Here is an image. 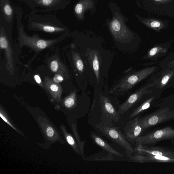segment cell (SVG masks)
I'll return each mask as SVG.
<instances>
[{"instance_id": "1", "label": "cell", "mask_w": 174, "mask_h": 174, "mask_svg": "<svg viewBox=\"0 0 174 174\" xmlns=\"http://www.w3.org/2000/svg\"><path fill=\"white\" fill-rule=\"evenodd\" d=\"M82 54L86 61L90 75V83L108 89L109 69L113 55L98 41H84Z\"/></svg>"}, {"instance_id": "2", "label": "cell", "mask_w": 174, "mask_h": 174, "mask_svg": "<svg viewBox=\"0 0 174 174\" xmlns=\"http://www.w3.org/2000/svg\"><path fill=\"white\" fill-rule=\"evenodd\" d=\"M97 92L99 100L101 113V122L106 125L114 126V123L120 120L119 112L120 103L117 96L106 89L103 90L98 85L93 86Z\"/></svg>"}, {"instance_id": "3", "label": "cell", "mask_w": 174, "mask_h": 174, "mask_svg": "<svg viewBox=\"0 0 174 174\" xmlns=\"http://www.w3.org/2000/svg\"><path fill=\"white\" fill-rule=\"evenodd\" d=\"M158 68L156 66L145 67L137 71H129L114 84L109 92L116 96H123L139 83L154 73Z\"/></svg>"}, {"instance_id": "4", "label": "cell", "mask_w": 174, "mask_h": 174, "mask_svg": "<svg viewBox=\"0 0 174 174\" xmlns=\"http://www.w3.org/2000/svg\"><path fill=\"white\" fill-rule=\"evenodd\" d=\"M93 128L99 134L111 140L123 148L128 157L134 154V149L133 147L127 141L119 127L107 125L100 123Z\"/></svg>"}, {"instance_id": "5", "label": "cell", "mask_w": 174, "mask_h": 174, "mask_svg": "<svg viewBox=\"0 0 174 174\" xmlns=\"http://www.w3.org/2000/svg\"><path fill=\"white\" fill-rule=\"evenodd\" d=\"M174 119V111L168 107L160 108L155 112L139 118L143 131L150 127L158 125Z\"/></svg>"}, {"instance_id": "6", "label": "cell", "mask_w": 174, "mask_h": 174, "mask_svg": "<svg viewBox=\"0 0 174 174\" xmlns=\"http://www.w3.org/2000/svg\"><path fill=\"white\" fill-rule=\"evenodd\" d=\"M174 139V129L167 127L145 136H140L136 140V146L153 144L162 140Z\"/></svg>"}, {"instance_id": "7", "label": "cell", "mask_w": 174, "mask_h": 174, "mask_svg": "<svg viewBox=\"0 0 174 174\" xmlns=\"http://www.w3.org/2000/svg\"><path fill=\"white\" fill-rule=\"evenodd\" d=\"M145 8L154 14L174 17V0H145Z\"/></svg>"}, {"instance_id": "8", "label": "cell", "mask_w": 174, "mask_h": 174, "mask_svg": "<svg viewBox=\"0 0 174 174\" xmlns=\"http://www.w3.org/2000/svg\"><path fill=\"white\" fill-rule=\"evenodd\" d=\"M110 29L113 37L118 42L126 44L134 39L133 34L118 18H115L111 22Z\"/></svg>"}, {"instance_id": "9", "label": "cell", "mask_w": 174, "mask_h": 174, "mask_svg": "<svg viewBox=\"0 0 174 174\" xmlns=\"http://www.w3.org/2000/svg\"><path fill=\"white\" fill-rule=\"evenodd\" d=\"M152 81H150L149 84L147 83L143 85L139 89L130 95L126 100L120 105L119 112L121 115L126 113L130 110L145 95L152 93V91L150 90Z\"/></svg>"}, {"instance_id": "10", "label": "cell", "mask_w": 174, "mask_h": 174, "mask_svg": "<svg viewBox=\"0 0 174 174\" xmlns=\"http://www.w3.org/2000/svg\"><path fill=\"white\" fill-rule=\"evenodd\" d=\"M174 76V68H162L155 75L150 90H164Z\"/></svg>"}, {"instance_id": "11", "label": "cell", "mask_w": 174, "mask_h": 174, "mask_svg": "<svg viewBox=\"0 0 174 174\" xmlns=\"http://www.w3.org/2000/svg\"><path fill=\"white\" fill-rule=\"evenodd\" d=\"M174 40H171L165 43L158 44L153 46L148 51L143 58L145 60L156 61L160 58L167 55L172 47Z\"/></svg>"}, {"instance_id": "12", "label": "cell", "mask_w": 174, "mask_h": 174, "mask_svg": "<svg viewBox=\"0 0 174 174\" xmlns=\"http://www.w3.org/2000/svg\"><path fill=\"white\" fill-rule=\"evenodd\" d=\"M124 136L127 141L134 144L143 131L139 123L138 117L134 118L127 123L124 128Z\"/></svg>"}, {"instance_id": "13", "label": "cell", "mask_w": 174, "mask_h": 174, "mask_svg": "<svg viewBox=\"0 0 174 174\" xmlns=\"http://www.w3.org/2000/svg\"><path fill=\"white\" fill-rule=\"evenodd\" d=\"M131 161L140 163L148 162L174 163V158L149 154H137L128 157Z\"/></svg>"}, {"instance_id": "14", "label": "cell", "mask_w": 174, "mask_h": 174, "mask_svg": "<svg viewBox=\"0 0 174 174\" xmlns=\"http://www.w3.org/2000/svg\"><path fill=\"white\" fill-rule=\"evenodd\" d=\"M135 151H136L138 154H149L174 158V151L160 147H152L148 148L144 146L139 145L136 146L134 150V152Z\"/></svg>"}, {"instance_id": "15", "label": "cell", "mask_w": 174, "mask_h": 174, "mask_svg": "<svg viewBox=\"0 0 174 174\" xmlns=\"http://www.w3.org/2000/svg\"><path fill=\"white\" fill-rule=\"evenodd\" d=\"M141 22L151 29L159 32L169 27V22L167 20H163L156 18H145L137 16Z\"/></svg>"}, {"instance_id": "16", "label": "cell", "mask_w": 174, "mask_h": 174, "mask_svg": "<svg viewBox=\"0 0 174 174\" xmlns=\"http://www.w3.org/2000/svg\"><path fill=\"white\" fill-rule=\"evenodd\" d=\"M90 137L93 143L97 145L103 150H105L118 157H124L123 154L111 146L98 133L92 131L90 132Z\"/></svg>"}, {"instance_id": "17", "label": "cell", "mask_w": 174, "mask_h": 174, "mask_svg": "<svg viewBox=\"0 0 174 174\" xmlns=\"http://www.w3.org/2000/svg\"><path fill=\"white\" fill-rule=\"evenodd\" d=\"M115 157L117 156L103 150L94 154L85 157L83 160L89 161H114L116 160Z\"/></svg>"}, {"instance_id": "18", "label": "cell", "mask_w": 174, "mask_h": 174, "mask_svg": "<svg viewBox=\"0 0 174 174\" xmlns=\"http://www.w3.org/2000/svg\"><path fill=\"white\" fill-rule=\"evenodd\" d=\"M33 26L44 32L48 33H53L63 32L65 29L59 27L44 23H33Z\"/></svg>"}, {"instance_id": "19", "label": "cell", "mask_w": 174, "mask_h": 174, "mask_svg": "<svg viewBox=\"0 0 174 174\" xmlns=\"http://www.w3.org/2000/svg\"><path fill=\"white\" fill-rule=\"evenodd\" d=\"M92 6V2L89 0H83L75 6L74 9L75 14L78 17L82 19L84 11L90 8Z\"/></svg>"}, {"instance_id": "20", "label": "cell", "mask_w": 174, "mask_h": 174, "mask_svg": "<svg viewBox=\"0 0 174 174\" xmlns=\"http://www.w3.org/2000/svg\"><path fill=\"white\" fill-rule=\"evenodd\" d=\"M155 96H153L145 101L132 111L130 115V118H134L139 114L142 112L143 111L148 109L150 107L152 102L155 100Z\"/></svg>"}, {"instance_id": "21", "label": "cell", "mask_w": 174, "mask_h": 174, "mask_svg": "<svg viewBox=\"0 0 174 174\" xmlns=\"http://www.w3.org/2000/svg\"><path fill=\"white\" fill-rule=\"evenodd\" d=\"M158 63L161 69L174 68V52L169 53L164 59Z\"/></svg>"}, {"instance_id": "22", "label": "cell", "mask_w": 174, "mask_h": 174, "mask_svg": "<svg viewBox=\"0 0 174 174\" xmlns=\"http://www.w3.org/2000/svg\"><path fill=\"white\" fill-rule=\"evenodd\" d=\"M2 9L5 16L7 19H11L13 16V11L10 5L8 3H6L4 5Z\"/></svg>"}, {"instance_id": "23", "label": "cell", "mask_w": 174, "mask_h": 174, "mask_svg": "<svg viewBox=\"0 0 174 174\" xmlns=\"http://www.w3.org/2000/svg\"><path fill=\"white\" fill-rule=\"evenodd\" d=\"M77 99V96L76 93L74 92L64 102L65 106L68 108L74 107L75 101Z\"/></svg>"}, {"instance_id": "24", "label": "cell", "mask_w": 174, "mask_h": 174, "mask_svg": "<svg viewBox=\"0 0 174 174\" xmlns=\"http://www.w3.org/2000/svg\"><path fill=\"white\" fill-rule=\"evenodd\" d=\"M58 0H37V3L41 6L50 7L53 6Z\"/></svg>"}, {"instance_id": "25", "label": "cell", "mask_w": 174, "mask_h": 174, "mask_svg": "<svg viewBox=\"0 0 174 174\" xmlns=\"http://www.w3.org/2000/svg\"><path fill=\"white\" fill-rule=\"evenodd\" d=\"M49 90L53 93H58L60 91V88L59 86L53 82L49 84L47 86Z\"/></svg>"}, {"instance_id": "26", "label": "cell", "mask_w": 174, "mask_h": 174, "mask_svg": "<svg viewBox=\"0 0 174 174\" xmlns=\"http://www.w3.org/2000/svg\"><path fill=\"white\" fill-rule=\"evenodd\" d=\"M50 68L52 71L54 72H56L57 71L58 68V65L56 61H53L51 62Z\"/></svg>"}, {"instance_id": "27", "label": "cell", "mask_w": 174, "mask_h": 174, "mask_svg": "<svg viewBox=\"0 0 174 174\" xmlns=\"http://www.w3.org/2000/svg\"><path fill=\"white\" fill-rule=\"evenodd\" d=\"M63 78L61 75H56L53 78V80L54 82L56 83H59L63 81Z\"/></svg>"}, {"instance_id": "28", "label": "cell", "mask_w": 174, "mask_h": 174, "mask_svg": "<svg viewBox=\"0 0 174 174\" xmlns=\"http://www.w3.org/2000/svg\"><path fill=\"white\" fill-rule=\"evenodd\" d=\"M47 134L48 136L52 137L53 136L54 131L53 129L51 127H48L46 130Z\"/></svg>"}, {"instance_id": "29", "label": "cell", "mask_w": 174, "mask_h": 174, "mask_svg": "<svg viewBox=\"0 0 174 174\" xmlns=\"http://www.w3.org/2000/svg\"><path fill=\"white\" fill-rule=\"evenodd\" d=\"M171 87L174 88V76L172 78V79L171 80L170 82L169 83L167 87H166V89Z\"/></svg>"}, {"instance_id": "30", "label": "cell", "mask_w": 174, "mask_h": 174, "mask_svg": "<svg viewBox=\"0 0 174 174\" xmlns=\"http://www.w3.org/2000/svg\"><path fill=\"white\" fill-rule=\"evenodd\" d=\"M34 77L36 81L37 82L38 84H41V80L39 76L38 75H35Z\"/></svg>"}]
</instances>
